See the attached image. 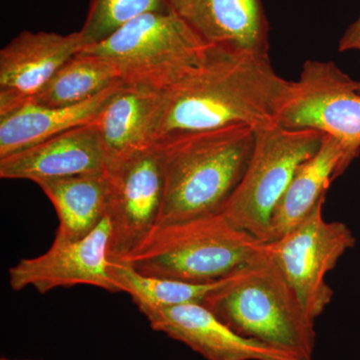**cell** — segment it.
Returning <instances> with one entry per match:
<instances>
[{"label": "cell", "mask_w": 360, "mask_h": 360, "mask_svg": "<svg viewBox=\"0 0 360 360\" xmlns=\"http://www.w3.org/2000/svg\"><path fill=\"white\" fill-rule=\"evenodd\" d=\"M113 274L122 292L127 293L139 311L144 309L176 307L186 303L202 304L224 279L193 283L144 276L122 262H112Z\"/></svg>", "instance_id": "ffe728a7"}, {"label": "cell", "mask_w": 360, "mask_h": 360, "mask_svg": "<svg viewBox=\"0 0 360 360\" xmlns=\"http://www.w3.org/2000/svg\"><path fill=\"white\" fill-rule=\"evenodd\" d=\"M255 134L245 174L221 212L236 226L270 243V221L277 203L298 167L321 148L324 135L284 129L276 122L257 127Z\"/></svg>", "instance_id": "8992f818"}, {"label": "cell", "mask_w": 360, "mask_h": 360, "mask_svg": "<svg viewBox=\"0 0 360 360\" xmlns=\"http://www.w3.org/2000/svg\"><path fill=\"white\" fill-rule=\"evenodd\" d=\"M290 82L269 56L208 45L200 60L160 91L148 130L150 146L231 125L276 122Z\"/></svg>", "instance_id": "6da1fadb"}, {"label": "cell", "mask_w": 360, "mask_h": 360, "mask_svg": "<svg viewBox=\"0 0 360 360\" xmlns=\"http://www.w3.org/2000/svg\"><path fill=\"white\" fill-rule=\"evenodd\" d=\"M255 142L253 127L231 125L155 144L165 174L156 225L221 212L245 174Z\"/></svg>", "instance_id": "7a4b0ae2"}, {"label": "cell", "mask_w": 360, "mask_h": 360, "mask_svg": "<svg viewBox=\"0 0 360 360\" xmlns=\"http://www.w3.org/2000/svg\"><path fill=\"white\" fill-rule=\"evenodd\" d=\"M105 170V155L94 123L66 130L0 158L2 179L30 180L34 184L73 175L103 174Z\"/></svg>", "instance_id": "4fadbf2b"}, {"label": "cell", "mask_w": 360, "mask_h": 360, "mask_svg": "<svg viewBox=\"0 0 360 360\" xmlns=\"http://www.w3.org/2000/svg\"><path fill=\"white\" fill-rule=\"evenodd\" d=\"M106 217L110 222V257L118 262L134 250L158 224L165 195V174L155 146L142 149L105 170Z\"/></svg>", "instance_id": "9c48e42d"}, {"label": "cell", "mask_w": 360, "mask_h": 360, "mask_svg": "<svg viewBox=\"0 0 360 360\" xmlns=\"http://www.w3.org/2000/svg\"><path fill=\"white\" fill-rule=\"evenodd\" d=\"M238 335L312 360L314 319L269 253L225 277L202 303Z\"/></svg>", "instance_id": "3957f363"}, {"label": "cell", "mask_w": 360, "mask_h": 360, "mask_svg": "<svg viewBox=\"0 0 360 360\" xmlns=\"http://www.w3.org/2000/svg\"><path fill=\"white\" fill-rule=\"evenodd\" d=\"M153 330L206 360H300L290 352L238 335L200 303L141 310Z\"/></svg>", "instance_id": "8fae6325"}, {"label": "cell", "mask_w": 360, "mask_h": 360, "mask_svg": "<svg viewBox=\"0 0 360 360\" xmlns=\"http://www.w3.org/2000/svg\"><path fill=\"white\" fill-rule=\"evenodd\" d=\"M56 208V232L77 240L89 236L106 217L108 180L103 174H79L37 182Z\"/></svg>", "instance_id": "ac0fdd59"}, {"label": "cell", "mask_w": 360, "mask_h": 360, "mask_svg": "<svg viewBox=\"0 0 360 360\" xmlns=\"http://www.w3.org/2000/svg\"><path fill=\"white\" fill-rule=\"evenodd\" d=\"M324 202L326 200H321L288 233L267 243L270 257L314 321L335 295L326 276L345 253L356 245L354 232L347 224L324 219Z\"/></svg>", "instance_id": "ba28073f"}, {"label": "cell", "mask_w": 360, "mask_h": 360, "mask_svg": "<svg viewBox=\"0 0 360 360\" xmlns=\"http://www.w3.org/2000/svg\"><path fill=\"white\" fill-rule=\"evenodd\" d=\"M352 161L340 142L324 135L321 148L298 167L277 203L270 221L271 241L307 219L317 205L326 200L331 182L342 174Z\"/></svg>", "instance_id": "2e32d148"}, {"label": "cell", "mask_w": 360, "mask_h": 360, "mask_svg": "<svg viewBox=\"0 0 360 360\" xmlns=\"http://www.w3.org/2000/svg\"><path fill=\"white\" fill-rule=\"evenodd\" d=\"M120 84L70 108H47L27 101L0 113V158L32 148L66 130L91 124Z\"/></svg>", "instance_id": "e0dca14e"}, {"label": "cell", "mask_w": 360, "mask_h": 360, "mask_svg": "<svg viewBox=\"0 0 360 360\" xmlns=\"http://www.w3.org/2000/svg\"><path fill=\"white\" fill-rule=\"evenodd\" d=\"M172 11L170 0H92L80 32L87 46H90L103 41L143 14Z\"/></svg>", "instance_id": "44dd1931"}, {"label": "cell", "mask_w": 360, "mask_h": 360, "mask_svg": "<svg viewBox=\"0 0 360 360\" xmlns=\"http://www.w3.org/2000/svg\"><path fill=\"white\" fill-rule=\"evenodd\" d=\"M0 360H35V359H8V357H1Z\"/></svg>", "instance_id": "603a6c76"}, {"label": "cell", "mask_w": 360, "mask_h": 360, "mask_svg": "<svg viewBox=\"0 0 360 360\" xmlns=\"http://www.w3.org/2000/svg\"><path fill=\"white\" fill-rule=\"evenodd\" d=\"M160 91L120 84L94 124L105 155L106 169L151 146L148 130Z\"/></svg>", "instance_id": "9a60e30c"}, {"label": "cell", "mask_w": 360, "mask_h": 360, "mask_svg": "<svg viewBox=\"0 0 360 360\" xmlns=\"http://www.w3.org/2000/svg\"><path fill=\"white\" fill-rule=\"evenodd\" d=\"M338 51L340 52L349 51H360V14L357 20L348 26L343 33L338 44ZM360 92V82L357 84Z\"/></svg>", "instance_id": "7402d4cb"}, {"label": "cell", "mask_w": 360, "mask_h": 360, "mask_svg": "<svg viewBox=\"0 0 360 360\" xmlns=\"http://www.w3.org/2000/svg\"><path fill=\"white\" fill-rule=\"evenodd\" d=\"M170 6L206 44L269 56L262 0H170Z\"/></svg>", "instance_id": "5bb4252c"}, {"label": "cell", "mask_w": 360, "mask_h": 360, "mask_svg": "<svg viewBox=\"0 0 360 360\" xmlns=\"http://www.w3.org/2000/svg\"><path fill=\"white\" fill-rule=\"evenodd\" d=\"M82 32H23L0 51V113L30 101L86 47Z\"/></svg>", "instance_id": "7c38bea8"}, {"label": "cell", "mask_w": 360, "mask_h": 360, "mask_svg": "<svg viewBox=\"0 0 360 360\" xmlns=\"http://www.w3.org/2000/svg\"><path fill=\"white\" fill-rule=\"evenodd\" d=\"M111 227L108 217L89 236L77 240L56 232L44 255L22 258L8 270L14 291L34 288L40 295L59 288L90 285L122 292L110 257Z\"/></svg>", "instance_id": "30bf717a"}, {"label": "cell", "mask_w": 360, "mask_h": 360, "mask_svg": "<svg viewBox=\"0 0 360 360\" xmlns=\"http://www.w3.org/2000/svg\"><path fill=\"white\" fill-rule=\"evenodd\" d=\"M357 84L333 61H305L298 79L290 82L276 122L333 137L354 160L360 153Z\"/></svg>", "instance_id": "52a82bcc"}, {"label": "cell", "mask_w": 360, "mask_h": 360, "mask_svg": "<svg viewBox=\"0 0 360 360\" xmlns=\"http://www.w3.org/2000/svg\"><path fill=\"white\" fill-rule=\"evenodd\" d=\"M207 46L172 11L143 14L84 51L112 63L122 84L162 91L195 65Z\"/></svg>", "instance_id": "5b68a950"}, {"label": "cell", "mask_w": 360, "mask_h": 360, "mask_svg": "<svg viewBox=\"0 0 360 360\" xmlns=\"http://www.w3.org/2000/svg\"><path fill=\"white\" fill-rule=\"evenodd\" d=\"M267 251V243L236 226L222 212L156 225L124 262L144 276L214 283Z\"/></svg>", "instance_id": "277c9868"}, {"label": "cell", "mask_w": 360, "mask_h": 360, "mask_svg": "<svg viewBox=\"0 0 360 360\" xmlns=\"http://www.w3.org/2000/svg\"><path fill=\"white\" fill-rule=\"evenodd\" d=\"M122 82L112 63L82 51L61 66L30 99L47 108H70L89 101Z\"/></svg>", "instance_id": "d6986e66"}]
</instances>
